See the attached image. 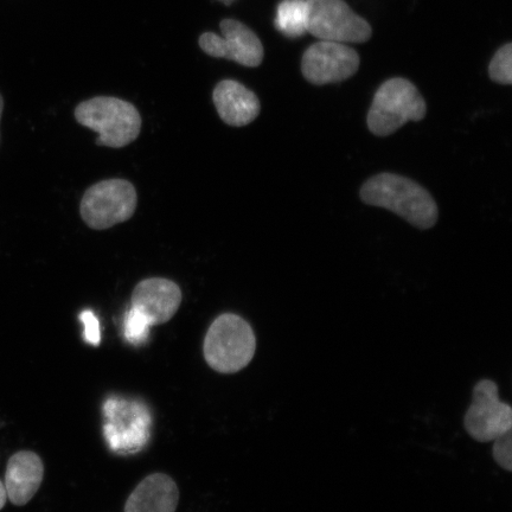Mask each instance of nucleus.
Wrapping results in <instances>:
<instances>
[{"mask_svg": "<svg viewBox=\"0 0 512 512\" xmlns=\"http://www.w3.org/2000/svg\"><path fill=\"white\" fill-rule=\"evenodd\" d=\"M360 194L368 206L393 211L416 228L430 229L438 221L437 203L412 179L384 172L368 179Z\"/></svg>", "mask_w": 512, "mask_h": 512, "instance_id": "1", "label": "nucleus"}, {"mask_svg": "<svg viewBox=\"0 0 512 512\" xmlns=\"http://www.w3.org/2000/svg\"><path fill=\"white\" fill-rule=\"evenodd\" d=\"M255 351L252 326L234 313L217 317L204 338V358L208 366L220 374L239 373L252 362Z\"/></svg>", "mask_w": 512, "mask_h": 512, "instance_id": "2", "label": "nucleus"}, {"mask_svg": "<svg viewBox=\"0 0 512 512\" xmlns=\"http://www.w3.org/2000/svg\"><path fill=\"white\" fill-rule=\"evenodd\" d=\"M75 118L79 124L99 134L96 144L120 149L130 145L142 130V117L130 102L96 96L76 107Z\"/></svg>", "mask_w": 512, "mask_h": 512, "instance_id": "3", "label": "nucleus"}, {"mask_svg": "<svg viewBox=\"0 0 512 512\" xmlns=\"http://www.w3.org/2000/svg\"><path fill=\"white\" fill-rule=\"evenodd\" d=\"M427 112L426 101L411 81L390 79L377 89L368 113V128L377 137H387L408 121H420Z\"/></svg>", "mask_w": 512, "mask_h": 512, "instance_id": "4", "label": "nucleus"}, {"mask_svg": "<svg viewBox=\"0 0 512 512\" xmlns=\"http://www.w3.org/2000/svg\"><path fill=\"white\" fill-rule=\"evenodd\" d=\"M137 191L125 179H107L86 191L80 206L82 220L95 230L112 228L136 213Z\"/></svg>", "mask_w": 512, "mask_h": 512, "instance_id": "5", "label": "nucleus"}, {"mask_svg": "<svg viewBox=\"0 0 512 512\" xmlns=\"http://www.w3.org/2000/svg\"><path fill=\"white\" fill-rule=\"evenodd\" d=\"M307 32L320 41L364 43L373 29L344 0H306Z\"/></svg>", "mask_w": 512, "mask_h": 512, "instance_id": "6", "label": "nucleus"}, {"mask_svg": "<svg viewBox=\"0 0 512 512\" xmlns=\"http://www.w3.org/2000/svg\"><path fill=\"white\" fill-rule=\"evenodd\" d=\"M464 426L467 434L479 443H490L511 431V406L499 400L494 381L482 380L473 388V399L465 414Z\"/></svg>", "mask_w": 512, "mask_h": 512, "instance_id": "7", "label": "nucleus"}, {"mask_svg": "<svg viewBox=\"0 0 512 512\" xmlns=\"http://www.w3.org/2000/svg\"><path fill=\"white\" fill-rule=\"evenodd\" d=\"M222 36L204 32L198 44L204 53L216 59H226L241 66L259 67L264 60L265 50L252 29L235 19H223L220 23Z\"/></svg>", "mask_w": 512, "mask_h": 512, "instance_id": "8", "label": "nucleus"}, {"mask_svg": "<svg viewBox=\"0 0 512 512\" xmlns=\"http://www.w3.org/2000/svg\"><path fill=\"white\" fill-rule=\"evenodd\" d=\"M360 55L344 43L320 41L307 48L302 60L304 78L323 86L348 80L360 68Z\"/></svg>", "mask_w": 512, "mask_h": 512, "instance_id": "9", "label": "nucleus"}, {"mask_svg": "<svg viewBox=\"0 0 512 512\" xmlns=\"http://www.w3.org/2000/svg\"><path fill=\"white\" fill-rule=\"evenodd\" d=\"M182 303V291L174 281L151 278L140 281L132 293V307L151 326L168 323Z\"/></svg>", "mask_w": 512, "mask_h": 512, "instance_id": "10", "label": "nucleus"}, {"mask_svg": "<svg viewBox=\"0 0 512 512\" xmlns=\"http://www.w3.org/2000/svg\"><path fill=\"white\" fill-rule=\"evenodd\" d=\"M44 465L38 454L21 451L9 459L5 473V489L8 499L17 507L28 504L41 488Z\"/></svg>", "mask_w": 512, "mask_h": 512, "instance_id": "11", "label": "nucleus"}, {"mask_svg": "<svg viewBox=\"0 0 512 512\" xmlns=\"http://www.w3.org/2000/svg\"><path fill=\"white\" fill-rule=\"evenodd\" d=\"M213 101L224 123L234 127L253 123L261 110L258 96L234 80L221 81L214 89Z\"/></svg>", "mask_w": 512, "mask_h": 512, "instance_id": "12", "label": "nucleus"}, {"mask_svg": "<svg viewBox=\"0 0 512 512\" xmlns=\"http://www.w3.org/2000/svg\"><path fill=\"white\" fill-rule=\"evenodd\" d=\"M179 490L165 473H153L139 483L128 497L124 512H176Z\"/></svg>", "mask_w": 512, "mask_h": 512, "instance_id": "13", "label": "nucleus"}, {"mask_svg": "<svg viewBox=\"0 0 512 512\" xmlns=\"http://www.w3.org/2000/svg\"><path fill=\"white\" fill-rule=\"evenodd\" d=\"M274 24L287 37L303 36L307 29L306 0H283L278 5Z\"/></svg>", "mask_w": 512, "mask_h": 512, "instance_id": "14", "label": "nucleus"}, {"mask_svg": "<svg viewBox=\"0 0 512 512\" xmlns=\"http://www.w3.org/2000/svg\"><path fill=\"white\" fill-rule=\"evenodd\" d=\"M489 75L492 81L499 85H511L512 83V44H505L499 48L491 60Z\"/></svg>", "mask_w": 512, "mask_h": 512, "instance_id": "15", "label": "nucleus"}, {"mask_svg": "<svg viewBox=\"0 0 512 512\" xmlns=\"http://www.w3.org/2000/svg\"><path fill=\"white\" fill-rule=\"evenodd\" d=\"M151 325L136 310L131 309L125 319V337L128 342L140 344L149 336Z\"/></svg>", "mask_w": 512, "mask_h": 512, "instance_id": "16", "label": "nucleus"}, {"mask_svg": "<svg viewBox=\"0 0 512 512\" xmlns=\"http://www.w3.org/2000/svg\"><path fill=\"white\" fill-rule=\"evenodd\" d=\"M492 454H494L495 462L503 467L508 472L512 471V434L511 431L501 435L494 440V447H492Z\"/></svg>", "mask_w": 512, "mask_h": 512, "instance_id": "17", "label": "nucleus"}, {"mask_svg": "<svg viewBox=\"0 0 512 512\" xmlns=\"http://www.w3.org/2000/svg\"><path fill=\"white\" fill-rule=\"evenodd\" d=\"M80 319L83 325H85L86 341L98 347L101 339L98 318H96L91 311H86L82 313Z\"/></svg>", "mask_w": 512, "mask_h": 512, "instance_id": "18", "label": "nucleus"}, {"mask_svg": "<svg viewBox=\"0 0 512 512\" xmlns=\"http://www.w3.org/2000/svg\"><path fill=\"white\" fill-rule=\"evenodd\" d=\"M6 502H8V494H6L4 483L0 482V510L5 507Z\"/></svg>", "mask_w": 512, "mask_h": 512, "instance_id": "19", "label": "nucleus"}, {"mask_svg": "<svg viewBox=\"0 0 512 512\" xmlns=\"http://www.w3.org/2000/svg\"><path fill=\"white\" fill-rule=\"evenodd\" d=\"M3 110H4V99H3V95L0 94V120H2Z\"/></svg>", "mask_w": 512, "mask_h": 512, "instance_id": "20", "label": "nucleus"}, {"mask_svg": "<svg viewBox=\"0 0 512 512\" xmlns=\"http://www.w3.org/2000/svg\"><path fill=\"white\" fill-rule=\"evenodd\" d=\"M221 2L226 3V4H230V3L233 2V0H221Z\"/></svg>", "mask_w": 512, "mask_h": 512, "instance_id": "21", "label": "nucleus"}]
</instances>
